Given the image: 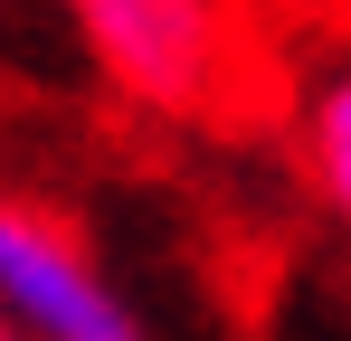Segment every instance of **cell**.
I'll use <instances>...</instances> for the list:
<instances>
[{
	"label": "cell",
	"instance_id": "6da1fadb",
	"mask_svg": "<svg viewBox=\"0 0 351 341\" xmlns=\"http://www.w3.org/2000/svg\"><path fill=\"white\" fill-rule=\"evenodd\" d=\"M95 76L143 114H209L237 76V0H58Z\"/></svg>",
	"mask_w": 351,
	"mask_h": 341
},
{
	"label": "cell",
	"instance_id": "7a4b0ae2",
	"mask_svg": "<svg viewBox=\"0 0 351 341\" xmlns=\"http://www.w3.org/2000/svg\"><path fill=\"white\" fill-rule=\"evenodd\" d=\"M0 323L19 341H152L105 256L29 190H0Z\"/></svg>",
	"mask_w": 351,
	"mask_h": 341
},
{
	"label": "cell",
	"instance_id": "3957f363",
	"mask_svg": "<svg viewBox=\"0 0 351 341\" xmlns=\"http://www.w3.org/2000/svg\"><path fill=\"white\" fill-rule=\"evenodd\" d=\"M294 152H304V180H313V199H323V209L351 227V57H332V66L304 86Z\"/></svg>",
	"mask_w": 351,
	"mask_h": 341
},
{
	"label": "cell",
	"instance_id": "277c9868",
	"mask_svg": "<svg viewBox=\"0 0 351 341\" xmlns=\"http://www.w3.org/2000/svg\"><path fill=\"white\" fill-rule=\"evenodd\" d=\"M0 341H19V332H10V323H0Z\"/></svg>",
	"mask_w": 351,
	"mask_h": 341
}]
</instances>
